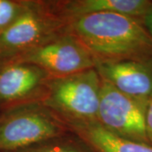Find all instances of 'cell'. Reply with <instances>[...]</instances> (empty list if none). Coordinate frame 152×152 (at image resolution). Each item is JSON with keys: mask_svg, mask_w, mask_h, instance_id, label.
Returning <instances> with one entry per match:
<instances>
[{"mask_svg": "<svg viewBox=\"0 0 152 152\" xmlns=\"http://www.w3.org/2000/svg\"><path fill=\"white\" fill-rule=\"evenodd\" d=\"M71 30L96 59L152 58V37L134 18L115 13H94L75 18Z\"/></svg>", "mask_w": 152, "mask_h": 152, "instance_id": "1", "label": "cell"}, {"mask_svg": "<svg viewBox=\"0 0 152 152\" xmlns=\"http://www.w3.org/2000/svg\"><path fill=\"white\" fill-rule=\"evenodd\" d=\"M100 92L101 76L92 68L53 80L46 102L71 122L96 121Z\"/></svg>", "mask_w": 152, "mask_h": 152, "instance_id": "2", "label": "cell"}, {"mask_svg": "<svg viewBox=\"0 0 152 152\" xmlns=\"http://www.w3.org/2000/svg\"><path fill=\"white\" fill-rule=\"evenodd\" d=\"M146 102L147 101H140L121 92L101 77L96 121L116 135L133 141L150 144L145 120Z\"/></svg>", "mask_w": 152, "mask_h": 152, "instance_id": "3", "label": "cell"}, {"mask_svg": "<svg viewBox=\"0 0 152 152\" xmlns=\"http://www.w3.org/2000/svg\"><path fill=\"white\" fill-rule=\"evenodd\" d=\"M9 61L31 64L57 77L73 75L96 65L92 53L73 35L52 38Z\"/></svg>", "mask_w": 152, "mask_h": 152, "instance_id": "4", "label": "cell"}, {"mask_svg": "<svg viewBox=\"0 0 152 152\" xmlns=\"http://www.w3.org/2000/svg\"><path fill=\"white\" fill-rule=\"evenodd\" d=\"M62 127L36 108H15L0 118V151L14 152L59 136Z\"/></svg>", "mask_w": 152, "mask_h": 152, "instance_id": "5", "label": "cell"}, {"mask_svg": "<svg viewBox=\"0 0 152 152\" xmlns=\"http://www.w3.org/2000/svg\"><path fill=\"white\" fill-rule=\"evenodd\" d=\"M58 22L25 4L16 20L0 32V60L14 59L53 38Z\"/></svg>", "mask_w": 152, "mask_h": 152, "instance_id": "6", "label": "cell"}, {"mask_svg": "<svg viewBox=\"0 0 152 152\" xmlns=\"http://www.w3.org/2000/svg\"><path fill=\"white\" fill-rule=\"evenodd\" d=\"M102 78L121 92L146 102L152 96V62L150 59H96Z\"/></svg>", "mask_w": 152, "mask_h": 152, "instance_id": "7", "label": "cell"}, {"mask_svg": "<svg viewBox=\"0 0 152 152\" xmlns=\"http://www.w3.org/2000/svg\"><path fill=\"white\" fill-rule=\"evenodd\" d=\"M48 73L28 63L1 61L0 107H10L30 98L43 85Z\"/></svg>", "mask_w": 152, "mask_h": 152, "instance_id": "8", "label": "cell"}, {"mask_svg": "<svg viewBox=\"0 0 152 152\" xmlns=\"http://www.w3.org/2000/svg\"><path fill=\"white\" fill-rule=\"evenodd\" d=\"M75 130L99 152H152V145L116 135L97 121L71 122Z\"/></svg>", "mask_w": 152, "mask_h": 152, "instance_id": "9", "label": "cell"}, {"mask_svg": "<svg viewBox=\"0 0 152 152\" xmlns=\"http://www.w3.org/2000/svg\"><path fill=\"white\" fill-rule=\"evenodd\" d=\"M152 9L147 0H76L65 5L66 12L75 18L94 13H115L136 19Z\"/></svg>", "mask_w": 152, "mask_h": 152, "instance_id": "10", "label": "cell"}, {"mask_svg": "<svg viewBox=\"0 0 152 152\" xmlns=\"http://www.w3.org/2000/svg\"><path fill=\"white\" fill-rule=\"evenodd\" d=\"M25 4L0 0V32L11 25L24 10Z\"/></svg>", "mask_w": 152, "mask_h": 152, "instance_id": "11", "label": "cell"}, {"mask_svg": "<svg viewBox=\"0 0 152 152\" xmlns=\"http://www.w3.org/2000/svg\"><path fill=\"white\" fill-rule=\"evenodd\" d=\"M38 145V146L36 145L14 152H87L83 147L73 142H57L45 145L41 143Z\"/></svg>", "mask_w": 152, "mask_h": 152, "instance_id": "12", "label": "cell"}, {"mask_svg": "<svg viewBox=\"0 0 152 152\" xmlns=\"http://www.w3.org/2000/svg\"><path fill=\"white\" fill-rule=\"evenodd\" d=\"M145 120L147 138L150 144L152 145V96L147 100Z\"/></svg>", "mask_w": 152, "mask_h": 152, "instance_id": "13", "label": "cell"}, {"mask_svg": "<svg viewBox=\"0 0 152 152\" xmlns=\"http://www.w3.org/2000/svg\"><path fill=\"white\" fill-rule=\"evenodd\" d=\"M143 26L152 37V9L143 17Z\"/></svg>", "mask_w": 152, "mask_h": 152, "instance_id": "14", "label": "cell"}, {"mask_svg": "<svg viewBox=\"0 0 152 152\" xmlns=\"http://www.w3.org/2000/svg\"><path fill=\"white\" fill-rule=\"evenodd\" d=\"M0 63H1V60H0Z\"/></svg>", "mask_w": 152, "mask_h": 152, "instance_id": "15", "label": "cell"}, {"mask_svg": "<svg viewBox=\"0 0 152 152\" xmlns=\"http://www.w3.org/2000/svg\"><path fill=\"white\" fill-rule=\"evenodd\" d=\"M0 152H4V151H0Z\"/></svg>", "mask_w": 152, "mask_h": 152, "instance_id": "16", "label": "cell"}]
</instances>
